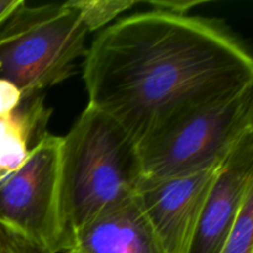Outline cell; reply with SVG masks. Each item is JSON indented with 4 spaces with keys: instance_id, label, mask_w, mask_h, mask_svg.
<instances>
[{
    "instance_id": "cell-1",
    "label": "cell",
    "mask_w": 253,
    "mask_h": 253,
    "mask_svg": "<svg viewBox=\"0 0 253 253\" xmlns=\"http://www.w3.org/2000/svg\"><path fill=\"white\" fill-rule=\"evenodd\" d=\"M88 105L138 143L192 111L253 86L246 47L215 20L160 10L130 15L86 49Z\"/></svg>"
},
{
    "instance_id": "cell-2",
    "label": "cell",
    "mask_w": 253,
    "mask_h": 253,
    "mask_svg": "<svg viewBox=\"0 0 253 253\" xmlns=\"http://www.w3.org/2000/svg\"><path fill=\"white\" fill-rule=\"evenodd\" d=\"M138 145L119 123L88 105L62 137L59 212L66 252L76 235L142 180Z\"/></svg>"
},
{
    "instance_id": "cell-3",
    "label": "cell",
    "mask_w": 253,
    "mask_h": 253,
    "mask_svg": "<svg viewBox=\"0 0 253 253\" xmlns=\"http://www.w3.org/2000/svg\"><path fill=\"white\" fill-rule=\"evenodd\" d=\"M88 31L67 2L21 4L0 24V79L24 96L67 81L74 62L86 54Z\"/></svg>"
},
{
    "instance_id": "cell-4",
    "label": "cell",
    "mask_w": 253,
    "mask_h": 253,
    "mask_svg": "<svg viewBox=\"0 0 253 253\" xmlns=\"http://www.w3.org/2000/svg\"><path fill=\"white\" fill-rule=\"evenodd\" d=\"M252 91L192 111L138 143L143 177H175L224 162L253 132Z\"/></svg>"
},
{
    "instance_id": "cell-5",
    "label": "cell",
    "mask_w": 253,
    "mask_h": 253,
    "mask_svg": "<svg viewBox=\"0 0 253 253\" xmlns=\"http://www.w3.org/2000/svg\"><path fill=\"white\" fill-rule=\"evenodd\" d=\"M62 137L44 133L24 165L0 179V225L42 253H66L59 212Z\"/></svg>"
},
{
    "instance_id": "cell-6",
    "label": "cell",
    "mask_w": 253,
    "mask_h": 253,
    "mask_svg": "<svg viewBox=\"0 0 253 253\" xmlns=\"http://www.w3.org/2000/svg\"><path fill=\"white\" fill-rule=\"evenodd\" d=\"M220 165L168 178H142L135 197L166 253H187Z\"/></svg>"
},
{
    "instance_id": "cell-7",
    "label": "cell",
    "mask_w": 253,
    "mask_h": 253,
    "mask_svg": "<svg viewBox=\"0 0 253 253\" xmlns=\"http://www.w3.org/2000/svg\"><path fill=\"white\" fill-rule=\"evenodd\" d=\"M253 189V132L247 133L220 166L205 199L187 253H220L246 195Z\"/></svg>"
},
{
    "instance_id": "cell-8",
    "label": "cell",
    "mask_w": 253,
    "mask_h": 253,
    "mask_svg": "<svg viewBox=\"0 0 253 253\" xmlns=\"http://www.w3.org/2000/svg\"><path fill=\"white\" fill-rule=\"evenodd\" d=\"M72 253H166L135 194L89 221L76 235Z\"/></svg>"
},
{
    "instance_id": "cell-9",
    "label": "cell",
    "mask_w": 253,
    "mask_h": 253,
    "mask_svg": "<svg viewBox=\"0 0 253 253\" xmlns=\"http://www.w3.org/2000/svg\"><path fill=\"white\" fill-rule=\"evenodd\" d=\"M68 2L78 11L88 32L103 29L137 4L133 0H72Z\"/></svg>"
},
{
    "instance_id": "cell-10",
    "label": "cell",
    "mask_w": 253,
    "mask_h": 253,
    "mask_svg": "<svg viewBox=\"0 0 253 253\" xmlns=\"http://www.w3.org/2000/svg\"><path fill=\"white\" fill-rule=\"evenodd\" d=\"M220 253H253V189L247 193L234 230Z\"/></svg>"
},
{
    "instance_id": "cell-11",
    "label": "cell",
    "mask_w": 253,
    "mask_h": 253,
    "mask_svg": "<svg viewBox=\"0 0 253 253\" xmlns=\"http://www.w3.org/2000/svg\"><path fill=\"white\" fill-rule=\"evenodd\" d=\"M24 98V94L15 84L0 79V118L7 116L16 110Z\"/></svg>"
},
{
    "instance_id": "cell-12",
    "label": "cell",
    "mask_w": 253,
    "mask_h": 253,
    "mask_svg": "<svg viewBox=\"0 0 253 253\" xmlns=\"http://www.w3.org/2000/svg\"><path fill=\"white\" fill-rule=\"evenodd\" d=\"M0 253H42L24 239L0 225Z\"/></svg>"
},
{
    "instance_id": "cell-13",
    "label": "cell",
    "mask_w": 253,
    "mask_h": 253,
    "mask_svg": "<svg viewBox=\"0 0 253 253\" xmlns=\"http://www.w3.org/2000/svg\"><path fill=\"white\" fill-rule=\"evenodd\" d=\"M146 4L150 5L152 7V10L167 11L177 15H187L188 11H190L193 7H197L199 5L205 4V1H198V0H175V1L151 0V1H146Z\"/></svg>"
},
{
    "instance_id": "cell-14",
    "label": "cell",
    "mask_w": 253,
    "mask_h": 253,
    "mask_svg": "<svg viewBox=\"0 0 253 253\" xmlns=\"http://www.w3.org/2000/svg\"><path fill=\"white\" fill-rule=\"evenodd\" d=\"M22 0H0V24L19 6Z\"/></svg>"
},
{
    "instance_id": "cell-15",
    "label": "cell",
    "mask_w": 253,
    "mask_h": 253,
    "mask_svg": "<svg viewBox=\"0 0 253 253\" xmlns=\"http://www.w3.org/2000/svg\"><path fill=\"white\" fill-rule=\"evenodd\" d=\"M66 253H72V252H66Z\"/></svg>"
}]
</instances>
